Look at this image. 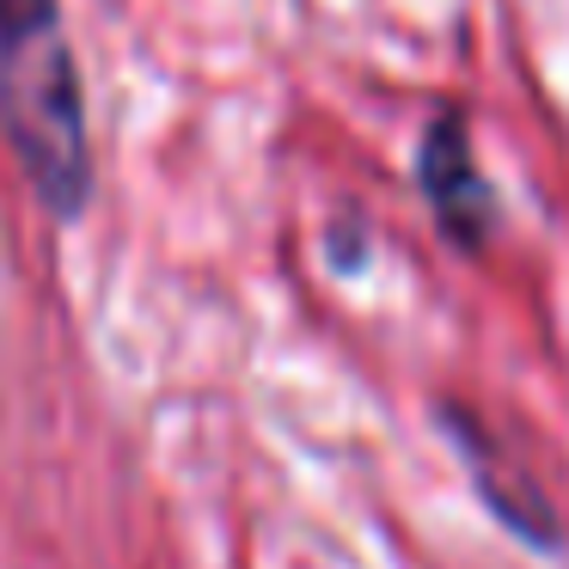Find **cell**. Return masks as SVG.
<instances>
[{"mask_svg": "<svg viewBox=\"0 0 569 569\" xmlns=\"http://www.w3.org/2000/svg\"><path fill=\"white\" fill-rule=\"evenodd\" d=\"M0 129L56 221L92 202V136L62 0H0Z\"/></svg>", "mask_w": 569, "mask_h": 569, "instance_id": "cell-1", "label": "cell"}, {"mask_svg": "<svg viewBox=\"0 0 569 569\" xmlns=\"http://www.w3.org/2000/svg\"><path fill=\"white\" fill-rule=\"evenodd\" d=\"M417 190L429 197L441 233L459 251L490 246L496 233V190L483 184L478 160H471V136L459 123V111H441L417 141Z\"/></svg>", "mask_w": 569, "mask_h": 569, "instance_id": "cell-2", "label": "cell"}, {"mask_svg": "<svg viewBox=\"0 0 569 569\" xmlns=\"http://www.w3.org/2000/svg\"><path fill=\"white\" fill-rule=\"evenodd\" d=\"M447 435H453L459 453H466V471H471V483H478L483 508H490L515 539L539 545V551H557V545H563V527H557L551 502L539 496V483H532L527 471H502V453H496L478 429H466L459 417H447Z\"/></svg>", "mask_w": 569, "mask_h": 569, "instance_id": "cell-3", "label": "cell"}]
</instances>
